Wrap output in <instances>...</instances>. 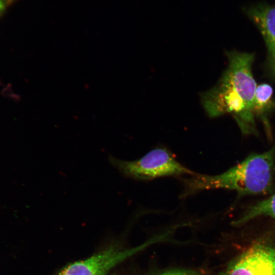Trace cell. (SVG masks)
<instances>
[{
  "mask_svg": "<svg viewBox=\"0 0 275 275\" xmlns=\"http://www.w3.org/2000/svg\"><path fill=\"white\" fill-rule=\"evenodd\" d=\"M227 68L215 86L202 95L210 117L231 114L241 132L258 135L254 102L256 81L252 73L254 54L233 50L227 52Z\"/></svg>",
  "mask_w": 275,
  "mask_h": 275,
  "instance_id": "obj_1",
  "label": "cell"
},
{
  "mask_svg": "<svg viewBox=\"0 0 275 275\" xmlns=\"http://www.w3.org/2000/svg\"><path fill=\"white\" fill-rule=\"evenodd\" d=\"M275 144L262 153H252L239 163L216 175L196 173L183 181L181 197L215 188L234 190L239 196L266 195L274 190Z\"/></svg>",
  "mask_w": 275,
  "mask_h": 275,
  "instance_id": "obj_2",
  "label": "cell"
},
{
  "mask_svg": "<svg viewBox=\"0 0 275 275\" xmlns=\"http://www.w3.org/2000/svg\"><path fill=\"white\" fill-rule=\"evenodd\" d=\"M108 161L123 176L138 180L196 174L178 162L169 150L162 147L156 148L135 160H124L109 155Z\"/></svg>",
  "mask_w": 275,
  "mask_h": 275,
  "instance_id": "obj_3",
  "label": "cell"
},
{
  "mask_svg": "<svg viewBox=\"0 0 275 275\" xmlns=\"http://www.w3.org/2000/svg\"><path fill=\"white\" fill-rule=\"evenodd\" d=\"M160 240V237L157 236L131 248H124L117 242H112L87 258L67 264L55 275H108L117 265Z\"/></svg>",
  "mask_w": 275,
  "mask_h": 275,
  "instance_id": "obj_4",
  "label": "cell"
},
{
  "mask_svg": "<svg viewBox=\"0 0 275 275\" xmlns=\"http://www.w3.org/2000/svg\"><path fill=\"white\" fill-rule=\"evenodd\" d=\"M222 275H275V244L254 243L231 261Z\"/></svg>",
  "mask_w": 275,
  "mask_h": 275,
  "instance_id": "obj_5",
  "label": "cell"
},
{
  "mask_svg": "<svg viewBox=\"0 0 275 275\" xmlns=\"http://www.w3.org/2000/svg\"><path fill=\"white\" fill-rule=\"evenodd\" d=\"M243 11L263 36L267 48L268 70L275 78V6L260 3L247 7Z\"/></svg>",
  "mask_w": 275,
  "mask_h": 275,
  "instance_id": "obj_6",
  "label": "cell"
},
{
  "mask_svg": "<svg viewBox=\"0 0 275 275\" xmlns=\"http://www.w3.org/2000/svg\"><path fill=\"white\" fill-rule=\"evenodd\" d=\"M259 216H268L275 221V193L268 198L248 206L234 225L244 224Z\"/></svg>",
  "mask_w": 275,
  "mask_h": 275,
  "instance_id": "obj_7",
  "label": "cell"
},
{
  "mask_svg": "<svg viewBox=\"0 0 275 275\" xmlns=\"http://www.w3.org/2000/svg\"><path fill=\"white\" fill-rule=\"evenodd\" d=\"M271 87L267 84H263L257 86L254 102V112L255 116L260 117L265 125L268 136L271 139L269 124L265 117V114L270 109L272 104Z\"/></svg>",
  "mask_w": 275,
  "mask_h": 275,
  "instance_id": "obj_8",
  "label": "cell"
},
{
  "mask_svg": "<svg viewBox=\"0 0 275 275\" xmlns=\"http://www.w3.org/2000/svg\"><path fill=\"white\" fill-rule=\"evenodd\" d=\"M153 275H204V274L199 270L177 269L160 272Z\"/></svg>",
  "mask_w": 275,
  "mask_h": 275,
  "instance_id": "obj_9",
  "label": "cell"
},
{
  "mask_svg": "<svg viewBox=\"0 0 275 275\" xmlns=\"http://www.w3.org/2000/svg\"><path fill=\"white\" fill-rule=\"evenodd\" d=\"M8 1V0H0V15H1L4 11Z\"/></svg>",
  "mask_w": 275,
  "mask_h": 275,
  "instance_id": "obj_10",
  "label": "cell"
}]
</instances>
